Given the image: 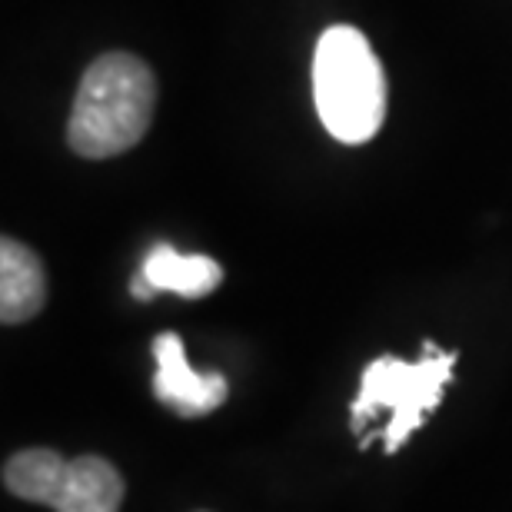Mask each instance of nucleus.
<instances>
[{
	"instance_id": "1",
	"label": "nucleus",
	"mask_w": 512,
	"mask_h": 512,
	"mask_svg": "<svg viewBox=\"0 0 512 512\" xmlns=\"http://www.w3.org/2000/svg\"><path fill=\"white\" fill-rule=\"evenodd\" d=\"M157 107V77L140 57L110 50L87 67L67 124V143L87 160L117 157L147 137Z\"/></svg>"
},
{
	"instance_id": "2",
	"label": "nucleus",
	"mask_w": 512,
	"mask_h": 512,
	"mask_svg": "<svg viewBox=\"0 0 512 512\" xmlns=\"http://www.w3.org/2000/svg\"><path fill=\"white\" fill-rule=\"evenodd\" d=\"M456 353L423 343V360L406 363L399 356H380L363 370L360 393L350 406L353 433L366 449L376 436L386 453H399L423 419L443 403V389L453 383Z\"/></svg>"
},
{
	"instance_id": "3",
	"label": "nucleus",
	"mask_w": 512,
	"mask_h": 512,
	"mask_svg": "<svg viewBox=\"0 0 512 512\" xmlns=\"http://www.w3.org/2000/svg\"><path fill=\"white\" fill-rule=\"evenodd\" d=\"M313 100L340 143H366L386 120V74L363 30L333 24L313 54Z\"/></svg>"
},
{
	"instance_id": "4",
	"label": "nucleus",
	"mask_w": 512,
	"mask_h": 512,
	"mask_svg": "<svg viewBox=\"0 0 512 512\" xmlns=\"http://www.w3.org/2000/svg\"><path fill=\"white\" fill-rule=\"evenodd\" d=\"M7 493L57 512H120L124 476L104 456L67 459L54 449H24L4 466Z\"/></svg>"
},
{
	"instance_id": "5",
	"label": "nucleus",
	"mask_w": 512,
	"mask_h": 512,
	"mask_svg": "<svg viewBox=\"0 0 512 512\" xmlns=\"http://www.w3.org/2000/svg\"><path fill=\"white\" fill-rule=\"evenodd\" d=\"M153 396L183 419H197L227 403L230 383L223 373H197L187 363V350L177 333H160L153 340Z\"/></svg>"
},
{
	"instance_id": "6",
	"label": "nucleus",
	"mask_w": 512,
	"mask_h": 512,
	"mask_svg": "<svg viewBox=\"0 0 512 512\" xmlns=\"http://www.w3.org/2000/svg\"><path fill=\"white\" fill-rule=\"evenodd\" d=\"M47 303V273L40 256L24 243L4 237L0 243V320L27 323Z\"/></svg>"
},
{
	"instance_id": "7",
	"label": "nucleus",
	"mask_w": 512,
	"mask_h": 512,
	"mask_svg": "<svg viewBox=\"0 0 512 512\" xmlns=\"http://www.w3.org/2000/svg\"><path fill=\"white\" fill-rule=\"evenodd\" d=\"M140 280L153 293H177L183 300L210 296L223 283V270L210 256H187L170 243H157L140 263Z\"/></svg>"
}]
</instances>
